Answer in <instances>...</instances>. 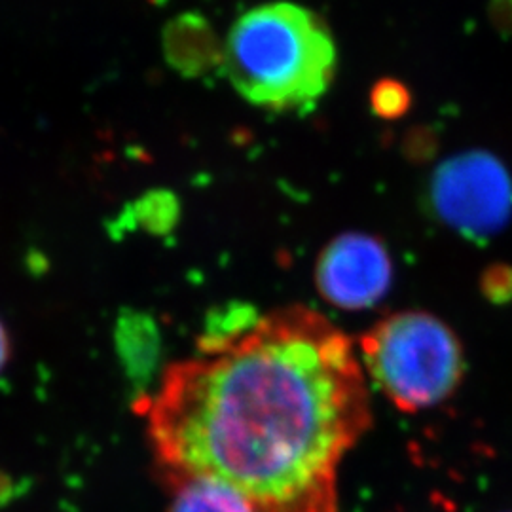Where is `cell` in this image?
<instances>
[{
  "instance_id": "cell-2",
  "label": "cell",
  "mask_w": 512,
  "mask_h": 512,
  "mask_svg": "<svg viewBox=\"0 0 512 512\" xmlns=\"http://www.w3.org/2000/svg\"><path fill=\"white\" fill-rule=\"evenodd\" d=\"M336 63V44L323 19L294 2H270L234 23L222 69L251 105L302 112L327 93Z\"/></svg>"
},
{
  "instance_id": "cell-10",
  "label": "cell",
  "mask_w": 512,
  "mask_h": 512,
  "mask_svg": "<svg viewBox=\"0 0 512 512\" xmlns=\"http://www.w3.org/2000/svg\"><path fill=\"white\" fill-rule=\"evenodd\" d=\"M406 92L399 84L393 82H382L374 88L372 93V105L374 110L382 116H395L406 109Z\"/></svg>"
},
{
  "instance_id": "cell-9",
  "label": "cell",
  "mask_w": 512,
  "mask_h": 512,
  "mask_svg": "<svg viewBox=\"0 0 512 512\" xmlns=\"http://www.w3.org/2000/svg\"><path fill=\"white\" fill-rule=\"evenodd\" d=\"M165 194H150L145 196V200L139 203V209L143 211L141 220L145 222V226L154 230V228H160L165 230L167 224H171L175 219V203H164Z\"/></svg>"
},
{
  "instance_id": "cell-1",
  "label": "cell",
  "mask_w": 512,
  "mask_h": 512,
  "mask_svg": "<svg viewBox=\"0 0 512 512\" xmlns=\"http://www.w3.org/2000/svg\"><path fill=\"white\" fill-rule=\"evenodd\" d=\"M135 408L165 482L213 480L251 512H338L340 465L372 425L353 342L302 304L202 336Z\"/></svg>"
},
{
  "instance_id": "cell-4",
  "label": "cell",
  "mask_w": 512,
  "mask_h": 512,
  "mask_svg": "<svg viewBox=\"0 0 512 512\" xmlns=\"http://www.w3.org/2000/svg\"><path fill=\"white\" fill-rule=\"evenodd\" d=\"M427 205L435 219L465 238H494L512 219L511 171L490 152H461L431 175Z\"/></svg>"
},
{
  "instance_id": "cell-5",
  "label": "cell",
  "mask_w": 512,
  "mask_h": 512,
  "mask_svg": "<svg viewBox=\"0 0 512 512\" xmlns=\"http://www.w3.org/2000/svg\"><path fill=\"white\" fill-rule=\"evenodd\" d=\"M393 283L387 247L368 234H342L317 258L315 285L338 310L361 311L376 306Z\"/></svg>"
},
{
  "instance_id": "cell-6",
  "label": "cell",
  "mask_w": 512,
  "mask_h": 512,
  "mask_svg": "<svg viewBox=\"0 0 512 512\" xmlns=\"http://www.w3.org/2000/svg\"><path fill=\"white\" fill-rule=\"evenodd\" d=\"M162 48L167 65L184 78H202L224 63V44L200 12H183L165 23Z\"/></svg>"
},
{
  "instance_id": "cell-8",
  "label": "cell",
  "mask_w": 512,
  "mask_h": 512,
  "mask_svg": "<svg viewBox=\"0 0 512 512\" xmlns=\"http://www.w3.org/2000/svg\"><path fill=\"white\" fill-rule=\"evenodd\" d=\"M167 484L171 486L167 512H251L238 495L213 480L181 478Z\"/></svg>"
},
{
  "instance_id": "cell-3",
  "label": "cell",
  "mask_w": 512,
  "mask_h": 512,
  "mask_svg": "<svg viewBox=\"0 0 512 512\" xmlns=\"http://www.w3.org/2000/svg\"><path fill=\"white\" fill-rule=\"evenodd\" d=\"M359 348L368 378L403 412L446 401L465 374L456 332L427 311L387 315L366 330Z\"/></svg>"
},
{
  "instance_id": "cell-11",
  "label": "cell",
  "mask_w": 512,
  "mask_h": 512,
  "mask_svg": "<svg viewBox=\"0 0 512 512\" xmlns=\"http://www.w3.org/2000/svg\"><path fill=\"white\" fill-rule=\"evenodd\" d=\"M8 357H10V342H8L6 330H4L2 323H0V370L6 365Z\"/></svg>"
},
{
  "instance_id": "cell-7",
  "label": "cell",
  "mask_w": 512,
  "mask_h": 512,
  "mask_svg": "<svg viewBox=\"0 0 512 512\" xmlns=\"http://www.w3.org/2000/svg\"><path fill=\"white\" fill-rule=\"evenodd\" d=\"M116 349L131 382L139 389L152 378L160 361L162 336L143 311H124L116 323Z\"/></svg>"
}]
</instances>
